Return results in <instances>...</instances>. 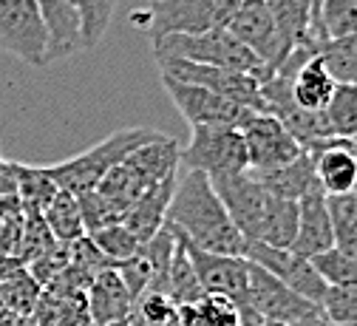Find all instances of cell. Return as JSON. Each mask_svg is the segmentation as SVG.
<instances>
[{"label":"cell","instance_id":"obj_31","mask_svg":"<svg viewBox=\"0 0 357 326\" xmlns=\"http://www.w3.org/2000/svg\"><path fill=\"white\" fill-rule=\"evenodd\" d=\"M79 12V31H82V49H94L105 37L116 0H74Z\"/></svg>","mask_w":357,"mask_h":326},{"label":"cell","instance_id":"obj_39","mask_svg":"<svg viewBox=\"0 0 357 326\" xmlns=\"http://www.w3.org/2000/svg\"><path fill=\"white\" fill-rule=\"evenodd\" d=\"M6 196H17V191H15V170H12V162L0 159V199H6Z\"/></svg>","mask_w":357,"mask_h":326},{"label":"cell","instance_id":"obj_8","mask_svg":"<svg viewBox=\"0 0 357 326\" xmlns=\"http://www.w3.org/2000/svg\"><path fill=\"white\" fill-rule=\"evenodd\" d=\"M49 34L34 0H0V52L29 66H46Z\"/></svg>","mask_w":357,"mask_h":326},{"label":"cell","instance_id":"obj_38","mask_svg":"<svg viewBox=\"0 0 357 326\" xmlns=\"http://www.w3.org/2000/svg\"><path fill=\"white\" fill-rule=\"evenodd\" d=\"M54 326H94V320H91V315H88L85 301H79V304L66 306L63 315L54 320Z\"/></svg>","mask_w":357,"mask_h":326},{"label":"cell","instance_id":"obj_44","mask_svg":"<svg viewBox=\"0 0 357 326\" xmlns=\"http://www.w3.org/2000/svg\"><path fill=\"white\" fill-rule=\"evenodd\" d=\"M264 326H287V323H264Z\"/></svg>","mask_w":357,"mask_h":326},{"label":"cell","instance_id":"obj_7","mask_svg":"<svg viewBox=\"0 0 357 326\" xmlns=\"http://www.w3.org/2000/svg\"><path fill=\"white\" fill-rule=\"evenodd\" d=\"M241 45L247 49L270 68V74L284 63V57L292 52L284 43L275 17L270 12V6L264 0H238V6L233 9L227 26H225Z\"/></svg>","mask_w":357,"mask_h":326},{"label":"cell","instance_id":"obj_21","mask_svg":"<svg viewBox=\"0 0 357 326\" xmlns=\"http://www.w3.org/2000/svg\"><path fill=\"white\" fill-rule=\"evenodd\" d=\"M173 232V255H170V264H167V272H165V284H162V292L167 298H173L178 306L185 304H196L204 290L196 278V269H193V261L185 250V242L178 239V232L170 227Z\"/></svg>","mask_w":357,"mask_h":326},{"label":"cell","instance_id":"obj_46","mask_svg":"<svg viewBox=\"0 0 357 326\" xmlns=\"http://www.w3.org/2000/svg\"><path fill=\"white\" fill-rule=\"evenodd\" d=\"M351 142H354V148H357V136H354V139H351Z\"/></svg>","mask_w":357,"mask_h":326},{"label":"cell","instance_id":"obj_27","mask_svg":"<svg viewBox=\"0 0 357 326\" xmlns=\"http://www.w3.org/2000/svg\"><path fill=\"white\" fill-rule=\"evenodd\" d=\"M357 31V0H324L318 9V20L312 26V37L324 40L332 37H346Z\"/></svg>","mask_w":357,"mask_h":326},{"label":"cell","instance_id":"obj_3","mask_svg":"<svg viewBox=\"0 0 357 326\" xmlns=\"http://www.w3.org/2000/svg\"><path fill=\"white\" fill-rule=\"evenodd\" d=\"M159 136V131H151V128H122V131H114L111 136H105L102 142L91 145L88 151L71 156V159H63L57 165H46V173L54 179V184L60 191H68L74 196H82L88 191H94L100 179L114 168L119 165L130 151H137L139 145H145L148 139Z\"/></svg>","mask_w":357,"mask_h":326},{"label":"cell","instance_id":"obj_14","mask_svg":"<svg viewBox=\"0 0 357 326\" xmlns=\"http://www.w3.org/2000/svg\"><path fill=\"white\" fill-rule=\"evenodd\" d=\"M241 136H244V148L252 170L278 168L303 154L298 139L273 114H264V111H255L241 125Z\"/></svg>","mask_w":357,"mask_h":326},{"label":"cell","instance_id":"obj_15","mask_svg":"<svg viewBox=\"0 0 357 326\" xmlns=\"http://www.w3.org/2000/svg\"><path fill=\"white\" fill-rule=\"evenodd\" d=\"M332 247H335V230H332V218L326 207V193L318 184V188H312L298 202V232L289 250L306 258H315Z\"/></svg>","mask_w":357,"mask_h":326},{"label":"cell","instance_id":"obj_34","mask_svg":"<svg viewBox=\"0 0 357 326\" xmlns=\"http://www.w3.org/2000/svg\"><path fill=\"white\" fill-rule=\"evenodd\" d=\"M88 236V232H85ZM91 242L100 247V253L111 261V264H119V261H125V258H130L133 253H137L142 244L137 242V236L122 224V221H116V224H108V227H102V230H97V232H91Z\"/></svg>","mask_w":357,"mask_h":326},{"label":"cell","instance_id":"obj_19","mask_svg":"<svg viewBox=\"0 0 357 326\" xmlns=\"http://www.w3.org/2000/svg\"><path fill=\"white\" fill-rule=\"evenodd\" d=\"M252 176L261 181V188L266 193H273L275 199H287V202H301L312 188H318L315 162H312V154L309 151H303L301 156H295L287 165L252 170Z\"/></svg>","mask_w":357,"mask_h":326},{"label":"cell","instance_id":"obj_37","mask_svg":"<svg viewBox=\"0 0 357 326\" xmlns=\"http://www.w3.org/2000/svg\"><path fill=\"white\" fill-rule=\"evenodd\" d=\"M66 267H68V244H63V242H54L52 247H46L37 258H31L26 264V269L31 272V278L40 287L52 284Z\"/></svg>","mask_w":357,"mask_h":326},{"label":"cell","instance_id":"obj_33","mask_svg":"<svg viewBox=\"0 0 357 326\" xmlns=\"http://www.w3.org/2000/svg\"><path fill=\"white\" fill-rule=\"evenodd\" d=\"M312 264H315V269L321 272V278L329 287L357 290V255H349V253H340L337 247H332V250L312 258Z\"/></svg>","mask_w":357,"mask_h":326},{"label":"cell","instance_id":"obj_43","mask_svg":"<svg viewBox=\"0 0 357 326\" xmlns=\"http://www.w3.org/2000/svg\"><path fill=\"white\" fill-rule=\"evenodd\" d=\"M17 326H37V323H34L31 318H20V323H17Z\"/></svg>","mask_w":357,"mask_h":326},{"label":"cell","instance_id":"obj_10","mask_svg":"<svg viewBox=\"0 0 357 326\" xmlns=\"http://www.w3.org/2000/svg\"><path fill=\"white\" fill-rule=\"evenodd\" d=\"M162 85L167 91L170 103L178 108L188 119L190 128L196 125H218V128H241L255 111L227 100L215 94L210 88H202V85H190V82H178V80H170V77H162Z\"/></svg>","mask_w":357,"mask_h":326},{"label":"cell","instance_id":"obj_47","mask_svg":"<svg viewBox=\"0 0 357 326\" xmlns=\"http://www.w3.org/2000/svg\"><path fill=\"white\" fill-rule=\"evenodd\" d=\"M349 326H357V323H349Z\"/></svg>","mask_w":357,"mask_h":326},{"label":"cell","instance_id":"obj_6","mask_svg":"<svg viewBox=\"0 0 357 326\" xmlns=\"http://www.w3.org/2000/svg\"><path fill=\"white\" fill-rule=\"evenodd\" d=\"M159 74L178 80V82H190V85H202L210 88L215 94L227 97L250 111H261L264 100H261V82L250 74L233 71V68H221V66H207V63H190V60H176V57H165L156 60Z\"/></svg>","mask_w":357,"mask_h":326},{"label":"cell","instance_id":"obj_49","mask_svg":"<svg viewBox=\"0 0 357 326\" xmlns=\"http://www.w3.org/2000/svg\"><path fill=\"white\" fill-rule=\"evenodd\" d=\"M0 159H3V156H0Z\"/></svg>","mask_w":357,"mask_h":326},{"label":"cell","instance_id":"obj_13","mask_svg":"<svg viewBox=\"0 0 357 326\" xmlns=\"http://www.w3.org/2000/svg\"><path fill=\"white\" fill-rule=\"evenodd\" d=\"M247 306L264 323H287V326H295L301 318L318 309L315 304L301 298L295 290H289L284 281H278L273 272H266L252 261L247 269Z\"/></svg>","mask_w":357,"mask_h":326},{"label":"cell","instance_id":"obj_24","mask_svg":"<svg viewBox=\"0 0 357 326\" xmlns=\"http://www.w3.org/2000/svg\"><path fill=\"white\" fill-rule=\"evenodd\" d=\"M12 170H15V191H17V199H20L23 210L43 213L46 205L54 199V193L60 191L54 184V179L46 173V168L20 165V162H12Z\"/></svg>","mask_w":357,"mask_h":326},{"label":"cell","instance_id":"obj_16","mask_svg":"<svg viewBox=\"0 0 357 326\" xmlns=\"http://www.w3.org/2000/svg\"><path fill=\"white\" fill-rule=\"evenodd\" d=\"M312 154L315 179L326 196L351 193L357 184V148L351 139H326Z\"/></svg>","mask_w":357,"mask_h":326},{"label":"cell","instance_id":"obj_22","mask_svg":"<svg viewBox=\"0 0 357 326\" xmlns=\"http://www.w3.org/2000/svg\"><path fill=\"white\" fill-rule=\"evenodd\" d=\"M264 3L270 6L275 26H278V31L289 49H295V45H315L318 49V40L312 37L309 0H264Z\"/></svg>","mask_w":357,"mask_h":326},{"label":"cell","instance_id":"obj_18","mask_svg":"<svg viewBox=\"0 0 357 326\" xmlns=\"http://www.w3.org/2000/svg\"><path fill=\"white\" fill-rule=\"evenodd\" d=\"M85 306L91 315L94 326L102 323H114V320H125L133 312V298L122 281V275L116 272V267H105L100 269L91 284L85 287Z\"/></svg>","mask_w":357,"mask_h":326},{"label":"cell","instance_id":"obj_42","mask_svg":"<svg viewBox=\"0 0 357 326\" xmlns=\"http://www.w3.org/2000/svg\"><path fill=\"white\" fill-rule=\"evenodd\" d=\"M102 326H133V320L125 318V320H114V323H102Z\"/></svg>","mask_w":357,"mask_h":326},{"label":"cell","instance_id":"obj_40","mask_svg":"<svg viewBox=\"0 0 357 326\" xmlns=\"http://www.w3.org/2000/svg\"><path fill=\"white\" fill-rule=\"evenodd\" d=\"M295 326H337V323H332L321 309H315V312H309L306 318H301Z\"/></svg>","mask_w":357,"mask_h":326},{"label":"cell","instance_id":"obj_12","mask_svg":"<svg viewBox=\"0 0 357 326\" xmlns=\"http://www.w3.org/2000/svg\"><path fill=\"white\" fill-rule=\"evenodd\" d=\"M244 258H250L252 264L264 267L266 272H273L278 281H284L289 290H295L309 304L321 306L329 284L321 278V272L315 269L312 258L298 255L289 247H270V244H261V242H247Z\"/></svg>","mask_w":357,"mask_h":326},{"label":"cell","instance_id":"obj_25","mask_svg":"<svg viewBox=\"0 0 357 326\" xmlns=\"http://www.w3.org/2000/svg\"><path fill=\"white\" fill-rule=\"evenodd\" d=\"M178 320H182V326H241L238 306L225 295L210 292H204L196 304L178 306Z\"/></svg>","mask_w":357,"mask_h":326},{"label":"cell","instance_id":"obj_1","mask_svg":"<svg viewBox=\"0 0 357 326\" xmlns=\"http://www.w3.org/2000/svg\"><path fill=\"white\" fill-rule=\"evenodd\" d=\"M173 230L207 253H225V255H244L247 239L233 224L227 207L221 205L218 193L213 191V181L202 170H188L176 176L173 196L167 205V218Z\"/></svg>","mask_w":357,"mask_h":326},{"label":"cell","instance_id":"obj_29","mask_svg":"<svg viewBox=\"0 0 357 326\" xmlns=\"http://www.w3.org/2000/svg\"><path fill=\"white\" fill-rule=\"evenodd\" d=\"M295 232H298V202L273 196L270 213H266L261 232H258V242L270 247H292Z\"/></svg>","mask_w":357,"mask_h":326},{"label":"cell","instance_id":"obj_26","mask_svg":"<svg viewBox=\"0 0 357 326\" xmlns=\"http://www.w3.org/2000/svg\"><path fill=\"white\" fill-rule=\"evenodd\" d=\"M324 119L335 139H354L357 136V85L337 82L332 97L324 108Z\"/></svg>","mask_w":357,"mask_h":326},{"label":"cell","instance_id":"obj_28","mask_svg":"<svg viewBox=\"0 0 357 326\" xmlns=\"http://www.w3.org/2000/svg\"><path fill=\"white\" fill-rule=\"evenodd\" d=\"M318 57L324 60V66L335 77V82L357 85V31L346 34V37L324 40L318 45Z\"/></svg>","mask_w":357,"mask_h":326},{"label":"cell","instance_id":"obj_36","mask_svg":"<svg viewBox=\"0 0 357 326\" xmlns=\"http://www.w3.org/2000/svg\"><path fill=\"white\" fill-rule=\"evenodd\" d=\"M318 309L337 326L357 323V290H351V287H326V295H324Z\"/></svg>","mask_w":357,"mask_h":326},{"label":"cell","instance_id":"obj_23","mask_svg":"<svg viewBox=\"0 0 357 326\" xmlns=\"http://www.w3.org/2000/svg\"><path fill=\"white\" fill-rule=\"evenodd\" d=\"M43 221H46L49 232L54 236V242H74L79 236H85V224H82V213H79V199L68 191H57L54 199L43 210Z\"/></svg>","mask_w":357,"mask_h":326},{"label":"cell","instance_id":"obj_20","mask_svg":"<svg viewBox=\"0 0 357 326\" xmlns=\"http://www.w3.org/2000/svg\"><path fill=\"white\" fill-rule=\"evenodd\" d=\"M173 184H176V176L153 184V188H148L137 202L125 210V216L119 218L133 236H137L139 244L151 242L156 232L165 227L167 205H170V196H173Z\"/></svg>","mask_w":357,"mask_h":326},{"label":"cell","instance_id":"obj_9","mask_svg":"<svg viewBox=\"0 0 357 326\" xmlns=\"http://www.w3.org/2000/svg\"><path fill=\"white\" fill-rule=\"evenodd\" d=\"M170 227V224H167ZM178 232V230H176ZM178 239L185 242V250L193 261V269H196V278L204 292L210 295H225L227 301H233L238 306V320L247 318V315H255L250 306H247V269H250V261L244 255H225V253H207V250H199L196 244H190L182 232Z\"/></svg>","mask_w":357,"mask_h":326},{"label":"cell","instance_id":"obj_2","mask_svg":"<svg viewBox=\"0 0 357 326\" xmlns=\"http://www.w3.org/2000/svg\"><path fill=\"white\" fill-rule=\"evenodd\" d=\"M151 52H153V60L176 57V60H190V63L221 66V68L250 74L258 82L270 77V68L247 45H241L227 29H210L202 34H165L159 40H151Z\"/></svg>","mask_w":357,"mask_h":326},{"label":"cell","instance_id":"obj_4","mask_svg":"<svg viewBox=\"0 0 357 326\" xmlns=\"http://www.w3.org/2000/svg\"><path fill=\"white\" fill-rule=\"evenodd\" d=\"M182 165L188 170H202L210 179L233 176L250 168L241 128L196 125L188 148H182Z\"/></svg>","mask_w":357,"mask_h":326},{"label":"cell","instance_id":"obj_48","mask_svg":"<svg viewBox=\"0 0 357 326\" xmlns=\"http://www.w3.org/2000/svg\"><path fill=\"white\" fill-rule=\"evenodd\" d=\"M354 191H357V184H354Z\"/></svg>","mask_w":357,"mask_h":326},{"label":"cell","instance_id":"obj_5","mask_svg":"<svg viewBox=\"0 0 357 326\" xmlns=\"http://www.w3.org/2000/svg\"><path fill=\"white\" fill-rule=\"evenodd\" d=\"M238 0H151V40L225 29Z\"/></svg>","mask_w":357,"mask_h":326},{"label":"cell","instance_id":"obj_41","mask_svg":"<svg viewBox=\"0 0 357 326\" xmlns=\"http://www.w3.org/2000/svg\"><path fill=\"white\" fill-rule=\"evenodd\" d=\"M20 315H15L12 309H0V326H17Z\"/></svg>","mask_w":357,"mask_h":326},{"label":"cell","instance_id":"obj_35","mask_svg":"<svg viewBox=\"0 0 357 326\" xmlns=\"http://www.w3.org/2000/svg\"><path fill=\"white\" fill-rule=\"evenodd\" d=\"M77 199H79V213H82V224H85L88 236L97 232V230H102V227H108V224H116L122 218V213L108 199H102L97 191H88V193H82Z\"/></svg>","mask_w":357,"mask_h":326},{"label":"cell","instance_id":"obj_32","mask_svg":"<svg viewBox=\"0 0 357 326\" xmlns=\"http://www.w3.org/2000/svg\"><path fill=\"white\" fill-rule=\"evenodd\" d=\"M133 326H182L178 320V304L165 292H145L130 312Z\"/></svg>","mask_w":357,"mask_h":326},{"label":"cell","instance_id":"obj_45","mask_svg":"<svg viewBox=\"0 0 357 326\" xmlns=\"http://www.w3.org/2000/svg\"><path fill=\"white\" fill-rule=\"evenodd\" d=\"M241 326H264V323H241Z\"/></svg>","mask_w":357,"mask_h":326},{"label":"cell","instance_id":"obj_30","mask_svg":"<svg viewBox=\"0 0 357 326\" xmlns=\"http://www.w3.org/2000/svg\"><path fill=\"white\" fill-rule=\"evenodd\" d=\"M332 230H335V247L340 253L357 255V191L326 196Z\"/></svg>","mask_w":357,"mask_h":326},{"label":"cell","instance_id":"obj_17","mask_svg":"<svg viewBox=\"0 0 357 326\" xmlns=\"http://www.w3.org/2000/svg\"><path fill=\"white\" fill-rule=\"evenodd\" d=\"M34 3L49 34L46 63H57L77 54L82 49V31H79V12L74 0H34Z\"/></svg>","mask_w":357,"mask_h":326},{"label":"cell","instance_id":"obj_11","mask_svg":"<svg viewBox=\"0 0 357 326\" xmlns=\"http://www.w3.org/2000/svg\"><path fill=\"white\" fill-rule=\"evenodd\" d=\"M210 181H213V191L218 193L221 205L227 207L233 224L241 230V236L247 242H258L261 224L273 205V193H266L261 188V181L252 176L250 168L241 173H233V176L210 179Z\"/></svg>","mask_w":357,"mask_h":326}]
</instances>
